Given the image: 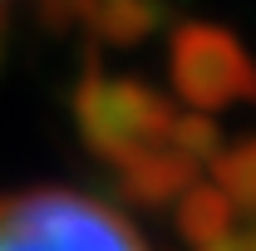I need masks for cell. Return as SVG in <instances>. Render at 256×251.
Here are the masks:
<instances>
[{
  "mask_svg": "<svg viewBox=\"0 0 256 251\" xmlns=\"http://www.w3.org/2000/svg\"><path fill=\"white\" fill-rule=\"evenodd\" d=\"M0 251H143L118 212L84 192L44 188L0 202Z\"/></svg>",
  "mask_w": 256,
  "mask_h": 251,
  "instance_id": "1",
  "label": "cell"
},
{
  "mask_svg": "<svg viewBox=\"0 0 256 251\" xmlns=\"http://www.w3.org/2000/svg\"><path fill=\"white\" fill-rule=\"evenodd\" d=\"M172 118V104L143 79H104L89 69L74 89V124L89 153L114 168H128L148 148H162Z\"/></svg>",
  "mask_w": 256,
  "mask_h": 251,
  "instance_id": "2",
  "label": "cell"
},
{
  "mask_svg": "<svg viewBox=\"0 0 256 251\" xmlns=\"http://www.w3.org/2000/svg\"><path fill=\"white\" fill-rule=\"evenodd\" d=\"M168 74L178 98H188L197 114H222L232 104H256V60L246 44L222 25L188 20L172 30Z\"/></svg>",
  "mask_w": 256,
  "mask_h": 251,
  "instance_id": "3",
  "label": "cell"
},
{
  "mask_svg": "<svg viewBox=\"0 0 256 251\" xmlns=\"http://www.w3.org/2000/svg\"><path fill=\"white\" fill-rule=\"evenodd\" d=\"M197 182V168L188 158H178L168 143L148 148L143 158H133L128 168H118V192L138 207H168V202H182V192Z\"/></svg>",
  "mask_w": 256,
  "mask_h": 251,
  "instance_id": "4",
  "label": "cell"
},
{
  "mask_svg": "<svg viewBox=\"0 0 256 251\" xmlns=\"http://www.w3.org/2000/svg\"><path fill=\"white\" fill-rule=\"evenodd\" d=\"M162 20H168L162 0H89V15H84L89 34L98 44H114V50L143 44L148 34L162 30Z\"/></svg>",
  "mask_w": 256,
  "mask_h": 251,
  "instance_id": "5",
  "label": "cell"
},
{
  "mask_svg": "<svg viewBox=\"0 0 256 251\" xmlns=\"http://www.w3.org/2000/svg\"><path fill=\"white\" fill-rule=\"evenodd\" d=\"M236 226V207L226 202V192L217 182H192L178 202V236L188 242L192 251L222 242L226 232Z\"/></svg>",
  "mask_w": 256,
  "mask_h": 251,
  "instance_id": "6",
  "label": "cell"
},
{
  "mask_svg": "<svg viewBox=\"0 0 256 251\" xmlns=\"http://www.w3.org/2000/svg\"><path fill=\"white\" fill-rule=\"evenodd\" d=\"M212 182L226 192L236 217L256 222V138H242V143L222 148V158L212 162Z\"/></svg>",
  "mask_w": 256,
  "mask_h": 251,
  "instance_id": "7",
  "label": "cell"
},
{
  "mask_svg": "<svg viewBox=\"0 0 256 251\" xmlns=\"http://www.w3.org/2000/svg\"><path fill=\"white\" fill-rule=\"evenodd\" d=\"M168 148L178 158H188L192 168H212L222 158V124H212V114H178L168 128Z\"/></svg>",
  "mask_w": 256,
  "mask_h": 251,
  "instance_id": "8",
  "label": "cell"
},
{
  "mask_svg": "<svg viewBox=\"0 0 256 251\" xmlns=\"http://www.w3.org/2000/svg\"><path fill=\"white\" fill-rule=\"evenodd\" d=\"M30 5H34V20L50 34H69L74 25H84V15H89V0H30Z\"/></svg>",
  "mask_w": 256,
  "mask_h": 251,
  "instance_id": "9",
  "label": "cell"
},
{
  "mask_svg": "<svg viewBox=\"0 0 256 251\" xmlns=\"http://www.w3.org/2000/svg\"><path fill=\"white\" fill-rule=\"evenodd\" d=\"M202 251H256V222H236L222 242H212V246H202Z\"/></svg>",
  "mask_w": 256,
  "mask_h": 251,
  "instance_id": "10",
  "label": "cell"
},
{
  "mask_svg": "<svg viewBox=\"0 0 256 251\" xmlns=\"http://www.w3.org/2000/svg\"><path fill=\"white\" fill-rule=\"evenodd\" d=\"M5 60H10V15L0 10V69H5Z\"/></svg>",
  "mask_w": 256,
  "mask_h": 251,
  "instance_id": "11",
  "label": "cell"
}]
</instances>
